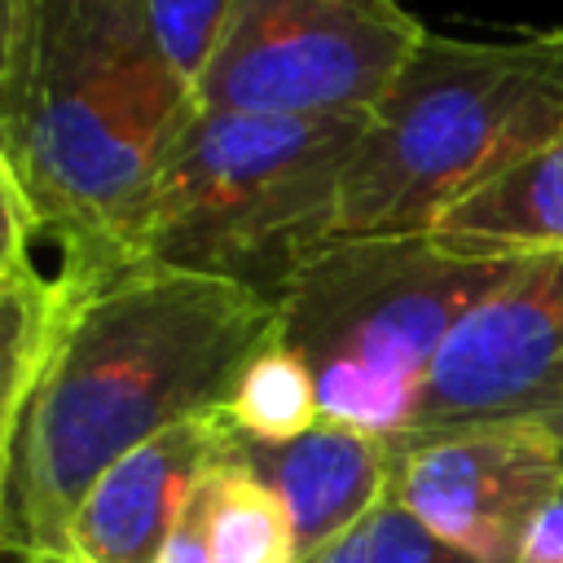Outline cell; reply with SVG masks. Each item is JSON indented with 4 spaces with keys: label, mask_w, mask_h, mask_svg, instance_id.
Listing matches in <instances>:
<instances>
[{
    "label": "cell",
    "mask_w": 563,
    "mask_h": 563,
    "mask_svg": "<svg viewBox=\"0 0 563 563\" xmlns=\"http://www.w3.org/2000/svg\"><path fill=\"white\" fill-rule=\"evenodd\" d=\"M57 317L18 405L4 466V537L26 554H66L84 493L154 435L224 413L273 339L277 303L202 273L62 255Z\"/></svg>",
    "instance_id": "6da1fadb"
},
{
    "label": "cell",
    "mask_w": 563,
    "mask_h": 563,
    "mask_svg": "<svg viewBox=\"0 0 563 563\" xmlns=\"http://www.w3.org/2000/svg\"><path fill=\"white\" fill-rule=\"evenodd\" d=\"M22 106L4 145L35 233L62 255L106 251L198 114L145 0H26Z\"/></svg>",
    "instance_id": "7a4b0ae2"
},
{
    "label": "cell",
    "mask_w": 563,
    "mask_h": 563,
    "mask_svg": "<svg viewBox=\"0 0 563 563\" xmlns=\"http://www.w3.org/2000/svg\"><path fill=\"white\" fill-rule=\"evenodd\" d=\"M369 114L198 110L128 229L92 255L220 277L282 299L330 242Z\"/></svg>",
    "instance_id": "3957f363"
},
{
    "label": "cell",
    "mask_w": 563,
    "mask_h": 563,
    "mask_svg": "<svg viewBox=\"0 0 563 563\" xmlns=\"http://www.w3.org/2000/svg\"><path fill=\"white\" fill-rule=\"evenodd\" d=\"M563 132V31L457 40L427 31L347 163L330 242L413 238Z\"/></svg>",
    "instance_id": "277c9868"
},
{
    "label": "cell",
    "mask_w": 563,
    "mask_h": 563,
    "mask_svg": "<svg viewBox=\"0 0 563 563\" xmlns=\"http://www.w3.org/2000/svg\"><path fill=\"white\" fill-rule=\"evenodd\" d=\"M519 264L431 233L325 242L277 299V339L312 369L321 418L396 440L453 325Z\"/></svg>",
    "instance_id": "5b68a950"
},
{
    "label": "cell",
    "mask_w": 563,
    "mask_h": 563,
    "mask_svg": "<svg viewBox=\"0 0 563 563\" xmlns=\"http://www.w3.org/2000/svg\"><path fill=\"white\" fill-rule=\"evenodd\" d=\"M422 35L400 0H242L198 110L369 114Z\"/></svg>",
    "instance_id": "8992f818"
},
{
    "label": "cell",
    "mask_w": 563,
    "mask_h": 563,
    "mask_svg": "<svg viewBox=\"0 0 563 563\" xmlns=\"http://www.w3.org/2000/svg\"><path fill=\"white\" fill-rule=\"evenodd\" d=\"M471 427H528L563 444V255L523 260L453 325L409 427L387 444Z\"/></svg>",
    "instance_id": "52a82bcc"
},
{
    "label": "cell",
    "mask_w": 563,
    "mask_h": 563,
    "mask_svg": "<svg viewBox=\"0 0 563 563\" xmlns=\"http://www.w3.org/2000/svg\"><path fill=\"white\" fill-rule=\"evenodd\" d=\"M391 453V497L479 563H515L532 523L563 497V444L545 431L471 427Z\"/></svg>",
    "instance_id": "ba28073f"
},
{
    "label": "cell",
    "mask_w": 563,
    "mask_h": 563,
    "mask_svg": "<svg viewBox=\"0 0 563 563\" xmlns=\"http://www.w3.org/2000/svg\"><path fill=\"white\" fill-rule=\"evenodd\" d=\"M229 435L224 413L189 418L119 457L75 506L66 559L75 563H158L185 501Z\"/></svg>",
    "instance_id": "9c48e42d"
},
{
    "label": "cell",
    "mask_w": 563,
    "mask_h": 563,
    "mask_svg": "<svg viewBox=\"0 0 563 563\" xmlns=\"http://www.w3.org/2000/svg\"><path fill=\"white\" fill-rule=\"evenodd\" d=\"M229 453L282 497L295 528L299 563L356 528L391 493L396 471V453L383 435L330 418L277 444L246 440L229 427Z\"/></svg>",
    "instance_id": "30bf717a"
},
{
    "label": "cell",
    "mask_w": 563,
    "mask_h": 563,
    "mask_svg": "<svg viewBox=\"0 0 563 563\" xmlns=\"http://www.w3.org/2000/svg\"><path fill=\"white\" fill-rule=\"evenodd\" d=\"M431 238L466 255H563V132L457 198Z\"/></svg>",
    "instance_id": "8fae6325"
},
{
    "label": "cell",
    "mask_w": 563,
    "mask_h": 563,
    "mask_svg": "<svg viewBox=\"0 0 563 563\" xmlns=\"http://www.w3.org/2000/svg\"><path fill=\"white\" fill-rule=\"evenodd\" d=\"M158 563H299L282 497L229 453V435L185 501Z\"/></svg>",
    "instance_id": "7c38bea8"
},
{
    "label": "cell",
    "mask_w": 563,
    "mask_h": 563,
    "mask_svg": "<svg viewBox=\"0 0 563 563\" xmlns=\"http://www.w3.org/2000/svg\"><path fill=\"white\" fill-rule=\"evenodd\" d=\"M224 422L238 435L268 440V444L295 440L321 422L317 378L303 365V356L277 339V330L242 365V374L224 400Z\"/></svg>",
    "instance_id": "4fadbf2b"
},
{
    "label": "cell",
    "mask_w": 563,
    "mask_h": 563,
    "mask_svg": "<svg viewBox=\"0 0 563 563\" xmlns=\"http://www.w3.org/2000/svg\"><path fill=\"white\" fill-rule=\"evenodd\" d=\"M57 317V282L26 273L0 286V427L18 413Z\"/></svg>",
    "instance_id": "5bb4252c"
},
{
    "label": "cell",
    "mask_w": 563,
    "mask_h": 563,
    "mask_svg": "<svg viewBox=\"0 0 563 563\" xmlns=\"http://www.w3.org/2000/svg\"><path fill=\"white\" fill-rule=\"evenodd\" d=\"M303 563H479L449 541H440L427 523H418L391 493L339 541Z\"/></svg>",
    "instance_id": "9a60e30c"
},
{
    "label": "cell",
    "mask_w": 563,
    "mask_h": 563,
    "mask_svg": "<svg viewBox=\"0 0 563 563\" xmlns=\"http://www.w3.org/2000/svg\"><path fill=\"white\" fill-rule=\"evenodd\" d=\"M238 4L242 0H145L154 40H158L172 75L194 92V101H198V88L211 70L220 44L233 31Z\"/></svg>",
    "instance_id": "2e32d148"
},
{
    "label": "cell",
    "mask_w": 563,
    "mask_h": 563,
    "mask_svg": "<svg viewBox=\"0 0 563 563\" xmlns=\"http://www.w3.org/2000/svg\"><path fill=\"white\" fill-rule=\"evenodd\" d=\"M31 238H35V216L22 194V180L0 150V286L35 273L31 264Z\"/></svg>",
    "instance_id": "e0dca14e"
},
{
    "label": "cell",
    "mask_w": 563,
    "mask_h": 563,
    "mask_svg": "<svg viewBox=\"0 0 563 563\" xmlns=\"http://www.w3.org/2000/svg\"><path fill=\"white\" fill-rule=\"evenodd\" d=\"M26 0H0V150L13 136L22 106V62H26Z\"/></svg>",
    "instance_id": "ac0fdd59"
},
{
    "label": "cell",
    "mask_w": 563,
    "mask_h": 563,
    "mask_svg": "<svg viewBox=\"0 0 563 563\" xmlns=\"http://www.w3.org/2000/svg\"><path fill=\"white\" fill-rule=\"evenodd\" d=\"M18 418V413H13ZM13 418L0 427V563H26V554L4 537V466H9V440H13Z\"/></svg>",
    "instance_id": "d6986e66"
},
{
    "label": "cell",
    "mask_w": 563,
    "mask_h": 563,
    "mask_svg": "<svg viewBox=\"0 0 563 563\" xmlns=\"http://www.w3.org/2000/svg\"><path fill=\"white\" fill-rule=\"evenodd\" d=\"M26 563H75V559H66V554H35V559H26Z\"/></svg>",
    "instance_id": "ffe728a7"
}]
</instances>
